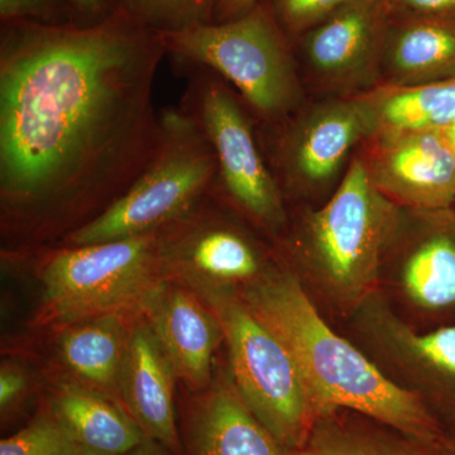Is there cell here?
<instances>
[{"mask_svg":"<svg viewBox=\"0 0 455 455\" xmlns=\"http://www.w3.org/2000/svg\"><path fill=\"white\" fill-rule=\"evenodd\" d=\"M359 147L374 188L398 208H454L455 155L443 132H377Z\"/></svg>","mask_w":455,"mask_h":455,"instance_id":"obj_14","label":"cell"},{"mask_svg":"<svg viewBox=\"0 0 455 455\" xmlns=\"http://www.w3.org/2000/svg\"><path fill=\"white\" fill-rule=\"evenodd\" d=\"M379 292L415 328L455 323L454 208H401L383 256Z\"/></svg>","mask_w":455,"mask_h":455,"instance_id":"obj_10","label":"cell"},{"mask_svg":"<svg viewBox=\"0 0 455 455\" xmlns=\"http://www.w3.org/2000/svg\"><path fill=\"white\" fill-rule=\"evenodd\" d=\"M8 20H28L44 26H88L70 0H0V22Z\"/></svg>","mask_w":455,"mask_h":455,"instance_id":"obj_25","label":"cell"},{"mask_svg":"<svg viewBox=\"0 0 455 455\" xmlns=\"http://www.w3.org/2000/svg\"><path fill=\"white\" fill-rule=\"evenodd\" d=\"M229 358V376L248 409L289 451L309 438L319 412L289 349L245 307L238 290H208Z\"/></svg>","mask_w":455,"mask_h":455,"instance_id":"obj_8","label":"cell"},{"mask_svg":"<svg viewBox=\"0 0 455 455\" xmlns=\"http://www.w3.org/2000/svg\"><path fill=\"white\" fill-rule=\"evenodd\" d=\"M340 328L394 385L418 398L448 433L455 430V323L415 328L377 292Z\"/></svg>","mask_w":455,"mask_h":455,"instance_id":"obj_9","label":"cell"},{"mask_svg":"<svg viewBox=\"0 0 455 455\" xmlns=\"http://www.w3.org/2000/svg\"><path fill=\"white\" fill-rule=\"evenodd\" d=\"M61 421L49 410L13 435L0 442V455H88Z\"/></svg>","mask_w":455,"mask_h":455,"instance_id":"obj_24","label":"cell"},{"mask_svg":"<svg viewBox=\"0 0 455 455\" xmlns=\"http://www.w3.org/2000/svg\"><path fill=\"white\" fill-rule=\"evenodd\" d=\"M125 317L101 316L66 326L59 340L66 366L101 391L119 387L128 340Z\"/></svg>","mask_w":455,"mask_h":455,"instance_id":"obj_22","label":"cell"},{"mask_svg":"<svg viewBox=\"0 0 455 455\" xmlns=\"http://www.w3.org/2000/svg\"><path fill=\"white\" fill-rule=\"evenodd\" d=\"M86 25H94L112 16L118 9L116 0H70Z\"/></svg>","mask_w":455,"mask_h":455,"instance_id":"obj_29","label":"cell"},{"mask_svg":"<svg viewBox=\"0 0 455 455\" xmlns=\"http://www.w3.org/2000/svg\"><path fill=\"white\" fill-rule=\"evenodd\" d=\"M160 233L88 245H60L42 257L40 323L70 326L101 316L148 314L166 287Z\"/></svg>","mask_w":455,"mask_h":455,"instance_id":"obj_4","label":"cell"},{"mask_svg":"<svg viewBox=\"0 0 455 455\" xmlns=\"http://www.w3.org/2000/svg\"><path fill=\"white\" fill-rule=\"evenodd\" d=\"M400 212L374 188L355 154L329 199L302 209L276 238L278 259L337 328L379 292Z\"/></svg>","mask_w":455,"mask_h":455,"instance_id":"obj_3","label":"cell"},{"mask_svg":"<svg viewBox=\"0 0 455 455\" xmlns=\"http://www.w3.org/2000/svg\"><path fill=\"white\" fill-rule=\"evenodd\" d=\"M206 197L158 229L167 274L205 283L209 290H239L262 276L277 257L235 220L208 212Z\"/></svg>","mask_w":455,"mask_h":455,"instance_id":"obj_12","label":"cell"},{"mask_svg":"<svg viewBox=\"0 0 455 455\" xmlns=\"http://www.w3.org/2000/svg\"><path fill=\"white\" fill-rule=\"evenodd\" d=\"M167 451H170L169 449L164 448V445H161L160 443L156 442V440L146 436V439L140 443L139 447L132 449L130 451H125V453L109 454L94 451V453L88 455H169Z\"/></svg>","mask_w":455,"mask_h":455,"instance_id":"obj_31","label":"cell"},{"mask_svg":"<svg viewBox=\"0 0 455 455\" xmlns=\"http://www.w3.org/2000/svg\"><path fill=\"white\" fill-rule=\"evenodd\" d=\"M290 455H455V444L423 442L358 412L337 410L320 416L307 443Z\"/></svg>","mask_w":455,"mask_h":455,"instance_id":"obj_19","label":"cell"},{"mask_svg":"<svg viewBox=\"0 0 455 455\" xmlns=\"http://www.w3.org/2000/svg\"><path fill=\"white\" fill-rule=\"evenodd\" d=\"M160 147L130 190L61 245L103 243L154 232L211 196L218 164L205 132L181 104L161 112Z\"/></svg>","mask_w":455,"mask_h":455,"instance_id":"obj_6","label":"cell"},{"mask_svg":"<svg viewBox=\"0 0 455 455\" xmlns=\"http://www.w3.org/2000/svg\"><path fill=\"white\" fill-rule=\"evenodd\" d=\"M119 9L157 33L212 23L215 0H116Z\"/></svg>","mask_w":455,"mask_h":455,"instance_id":"obj_23","label":"cell"},{"mask_svg":"<svg viewBox=\"0 0 455 455\" xmlns=\"http://www.w3.org/2000/svg\"><path fill=\"white\" fill-rule=\"evenodd\" d=\"M175 377V368L151 326H134L128 334L118 388L125 410L146 436L172 453L180 451L173 407Z\"/></svg>","mask_w":455,"mask_h":455,"instance_id":"obj_15","label":"cell"},{"mask_svg":"<svg viewBox=\"0 0 455 455\" xmlns=\"http://www.w3.org/2000/svg\"><path fill=\"white\" fill-rule=\"evenodd\" d=\"M390 14L386 0H348L300 37L311 79L331 97H355L379 85Z\"/></svg>","mask_w":455,"mask_h":455,"instance_id":"obj_13","label":"cell"},{"mask_svg":"<svg viewBox=\"0 0 455 455\" xmlns=\"http://www.w3.org/2000/svg\"><path fill=\"white\" fill-rule=\"evenodd\" d=\"M391 20L455 17V0H386Z\"/></svg>","mask_w":455,"mask_h":455,"instance_id":"obj_27","label":"cell"},{"mask_svg":"<svg viewBox=\"0 0 455 455\" xmlns=\"http://www.w3.org/2000/svg\"><path fill=\"white\" fill-rule=\"evenodd\" d=\"M252 414L230 376L199 401L188 427V455H290Z\"/></svg>","mask_w":455,"mask_h":455,"instance_id":"obj_18","label":"cell"},{"mask_svg":"<svg viewBox=\"0 0 455 455\" xmlns=\"http://www.w3.org/2000/svg\"><path fill=\"white\" fill-rule=\"evenodd\" d=\"M263 0H215L212 23L235 20L252 11Z\"/></svg>","mask_w":455,"mask_h":455,"instance_id":"obj_30","label":"cell"},{"mask_svg":"<svg viewBox=\"0 0 455 455\" xmlns=\"http://www.w3.org/2000/svg\"><path fill=\"white\" fill-rule=\"evenodd\" d=\"M50 410L80 444L98 453H125L146 439L124 407L94 388L64 383L57 388Z\"/></svg>","mask_w":455,"mask_h":455,"instance_id":"obj_20","label":"cell"},{"mask_svg":"<svg viewBox=\"0 0 455 455\" xmlns=\"http://www.w3.org/2000/svg\"><path fill=\"white\" fill-rule=\"evenodd\" d=\"M348 0H267L287 37H301Z\"/></svg>","mask_w":455,"mask_h":455,"instance_id":"obj_26","label":"cell"},{"mask_svg":"<svg viewBox=\"0 0 455 455\" xmlns=\"http://www.w3.org/2000/svg\"><path fill=\"white\" fill-rule=\"evenodd\" d=\"M377 132L447 130L455 123V77L412 86L379 85L361 94Z\"/></svg>","mask_w":455,"mask_h":455,"instance_id":"obj_21","label":"cell"},{"mask_svg":"<svg viewBox=\"0 0 455 455\" xmlns=\"http://www.w3.org/2000/svg\"><path fill=\"white\" fill-rule=\"evenodd\" d=\"M26 388V377L22 371L11 364H3L0 371V407L2 412L13 405Z\"/></svg>","mask_w":455,"mask_h":455,"instance_id":"obj_28","label":"cell"},{"mask_svg":"<svg viewBox=\"0 0 455 455\" xmlns=\"http://www.w3.org/2000/svg\"><path fill=\"white\" fill-rule=\"evenodd\" d=\"M453 77L455 17L390 18L379 85H421Z\"/></svg>","mask_w":455,"mask_h":455,"instance_id":"obj_17","label":"cell"},{"mask_svg":"<svg viewBox=\"0 0 455 455\" xmlns=\"http://www.w3.org/2000/svg\"><path fill=\"white\" fill-rule=\"evenodd\" d=\"M147 316L178 377L191 388H206L215 350L224 341L214 311L185 290L164 287Z\"/></svg>","mask_w":455,"mask_h":455,"instance_id":"obj_16","label":"cell"},{"mask_svg":"<svg viewBox=\"0 0 455 455\" xmlns=\"http://www.w3.org/2000/svg\"><path fill=\"white\" fill-rule=\"evenodd\" d=\"M263 125L260 147L286 199L324 193L339 178L353 149L374 132L362 95L331 97Z\"/></svg>","mask_w":455,"mask_h":455,"instance_id":"obj_11","label":"cell"},{"mask_svg":"<svg viewBox=\"0 0 455 455\" xmlns=\"http://www.w3.org/2000/svg\"><path fill=\"white\" fill-rule=\"evenodd\" d=\"M245 307L289 349L320 416L349 410L423 442L455 444L414 396L322 315L281 260L238 290Z\"/></svg>","mask_w":455,"mask_h":455,"instance_id":"obj_2","label":"cell"},{"mask_svg":"<svg viewBox=\"0 0 455 455\" xmlns=\"http://www.w3.org/2000/svg\"><path fill=\"white\" fill-rule=\"evenodd\" d=\"M157 32L122 9L94 25L0 22V200L61 241L103 214L160 147Z\"/></svg>","mask_w":455,"mask_h":455,"instance_id":"obj_1","label":"cell"},{"mask_svg":"<svg viewBox=\"0 0 455 455\" xmlns=\"http://www.w3.org/2000/svg\"><path fill=\"white\" fill-rule=\"evenodd\" d=\"M158 35L167 55L220 75L259 121H283L300 109L301 83L289 37L267 0L235 20Z\"/></svg>","mask_w":455,"mask_h":455,"instance_id":"obj_5","label":"cell"},{"mask_svg":"<svg viewBox=\"0 0 455 455\" xmlns=\"http://www.w3.org/2000/svg\"><path fill=\"white\" fill-rule=\"evenodd\" d=\"M178 64L187 77L180 104L200 123L217 158L214 193L252 226L278 238L290 220L286 197L263 154L253 114L214 71Z\"/></svg>","mask_w":455,"mask_h":455,"instance_id":"obj_7","label":"cell"},{"mask_svg":"<svg viewBox=\"0 0 455 455\" xmlns=\"http://www.w3.org/2000/svg\"><path fill=\"white\" fill-rule=\"evenodd\" d=\"M443 136L447 140L448 145L451 146V151L455 155V123L448 127L447 130L442 131Z\"/></svg>","mask_w":455,"mask_h":455,"instance_id":"obj_32","label":"cell"}]
</instances>
